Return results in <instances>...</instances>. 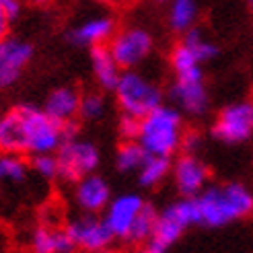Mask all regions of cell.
Returning <instances> with one entry per match:
<instances>
[{"mask_svg":"<svg viewBox=\"0 0 253 253\" xmlns=\"http://www.w3.org/2000/svg\"><path fill=\"white\" fill-rule=\"evenodd\" d=\"M64 140V126L43 107L19 105L0 118V155H56Z\"/></svg>","mask_w":253,"mask_h":253,"instance_id":"obj_1","label":"cell"},{"mask_svg":"<svg viewBox=\"0 0 253 253\" xmlns=\"http://www.w3.org/2000/svg\"><path fill=\"white\" fill-rule=\"evenodd\" d=\"M196 200L198 222L208 229H220L247 218L253 212V192L243 183L208 185Z\"/></svg>","mask_w":253,"mask_h":253,"instance_id":"obj_2","label":"cell"},{"mask_svg":"<svg viewBox=\"0 0 253 253\" xmlns=\"http://www.w3.org/2000/svg\"><path fill=\"white\" fill-rule=\"evenodd\" d=\"M183 116L175 105H161L153 113L140 120L138 144L148 157L171 159L183 146Z\"/></svg>","mask_w":253,"mask_h":253,"instance_id":"obj_3","label":"cell"},{"mask_svg":"<svg viewBox=\"0 0 253 253\" xmlns=\"http://www.w3.org/2000/svg\"><path fill=\"white\" fill-rule=\"evenodd\" d=\"M113 93L124 116L136 120H144L163 105V88L138 70H126Z\"/></svg>","mask_w":253,"mask_h":253,"instance_id":"obj_4","label":"cell"},{"mask_svg":"<svg viewBox=\"0 0 253 253\" xmlns=\"http://www.w3.org/2000/svg\"><path fill=\"white\" fill-rule=\"evenodd\" d=\"M189 226H200L198 222V208L194 198H179L171 202L169 206L159 210V218L155 226V235L150 239V247L167 253Z\"/></svg>","mask_w":253,"mask_h":253,"instance_id":"obj_5","label":"cell"},{"mask_svg":"<svg viewBox=\"0 0 253 253\" xmlns=\"http://www.w3.org/2000/svg\"><path fill=\"white\" fill-rule=\"evenodd\" d=\"M56 159L60 165V179L72 181V183L93 175L101 163L99 148L93 142L81 140V138L64 140V144L56 153Z\"/></svg>","mask_w":253,"mask_h":253,"instance_id":"obj_6","label":"cell"},{"mask_svg":"<svg viewBox=\"0 0 253 253\" xmlns=\"http://www.w3.org/2000/svg\"><path fill=\"white\" fill-rule=\"evenodd\" d=\"M212 136L224 144H241L253 136V99L226 105L212 124Z\"/></svg>","mask_w":253,"mask_h":253,"instance_id":"obj_7","label":"cell"},{"mask_svg":"<svg viewBox=\"0 0 253 253\" xmlns=\"http://www.w3.org/2000/svg\"><path fill=\"white\" fill-rule=\"evenodd\" d=\"M107 47L124 72L136 70V66H140L153 54L155 37L144 27H126L113 35Z\"/></svg>","mask_w":253,"mask_h":253,"instance_id":"obj_8","label":"cell"},{"mask_svg":"<svg viewBox=\"0 0 253 253\" xmlns=\"http://www.w3.org/2000/svg\"><path fill=\"white\" fill-rule=\"evenodd\" d=\"M66 231L77 251L83 253H107L116 241L103 216L99 214H81L66 224Z\"/></svg>","mask_w":253,"mask_h":253,"instance_id":"obj_9","label":"cell"},{"mask_svg":"<svg viewBox=\"0 0 253 253\" xmlns=\"http://www.w3.org/2000/svg\"><path fill=\"white\" fill-rule=\"evenodd\" d=\"M144 206H146V200L140 194L128 192V194L113 196V200L109 202V206L103 212V220L109 226L116 241H122V243L130 241L136 218L140 216Z\"/></svg>","mask_w":253,"mask_h":253,"instance_id":"obj_10","label":"cell"},{"mask_svg":"<svg viewBox=\"0 0 253 253\" xmlns=\"http://www.w3.org/2000/svg\"><path fill=\"white\" fill-rule=\"evenodd\" d=\"M173 183L181 198H198L208 187L210 171L206 163L196 155H181L173 163Z\"/></svg>","mask_w":253,"mask_h":253,"instance_id":"obj_11","label":"cell"},{"mask_svg":"<svg viewBox=\"0 0 253 253\" xmlns=\"http://www.w3.org/2000/svg\"><path fill=\"white\" fill-rule=\"evenodd\" d=\"M33 58V45L19 37H6L0 42V88L12 86Z\"/></svg>","mask_w":253,"mask_h":253,"instance_id":"obj_12","label":"cell"},{"mask_svg":"<svg viewBox=\"0 0 253 253\" xmlns=\"http://www.w3.org/2000/svg\"><path fill=\"white\" fill-rule=\"evenodd\" d=\"M72 196H74V204L79 206L81 214H101V212H105L109 202L113 200L107 179L97 173L74 183Z\"/></svg>","mask_w":253,"mask_h":253,"instance_id":"obj_13","label":"cell"},{"mask_svg":"<svg viewBox=\"0 0 253 253\" xmlns=\"http://www.w3.org/2000/svg\"><path fill=\"white\" fill-rule=\"evenodd\" d=\"M116 21L109 15H97L91 19H84L74 29H70L68 37L74 45L81 47H101L113 40L116 35Z\"/></svg>","mask_w":253,"mask_h":253,"instance_id":"obj_14","label":"cell"},{"mask_svg":"<svg viewBox=\"0 0 253 253\" xmlns=\"http://www.w3.org/2000/svg\"><path fill=\"white\" fill-rule=\"evenodd\" d=\"M169 95L173 99L175 107L181 113L200 118L208 111L210 97H208L206 83H173Z\"/></svg>","mask_w":253,"mask_h":253,"instance_id":"obj_15","label":"cell"},{"mask_svg":"<svg viewBox=\"0 0 253 253\" xmlns=\"http://www.w3.org/2000/svg\"><path fill=\"white\" fill-rule=\"evenodd\" d=\"M81 93L72 86H58L52 93L47 95L43 111L47 113L52 120H56L62 126L74 124V120L79 118V109H81Z\"/></svg>","mask_w":253,"mask_h":253,"instance_id":"obj_16","label":"cell"},{"mask_svg":"<svg viewBox=\"0 0 253 253\" xmlns=\"http://www.w3.org/2000/svg\"><path fill=\"white\" fill-rule=\"evenodd\" d=\"M29 249L31 253H74L77 251L66 226L60 229V226H54V224L37 226L31 233Z\"/></svg>","mask_w":253,"mask_h":253,"instance_id":"obj_17","label":"cell"},{"mask_svg":"<svg viewBox=\"0 0 253 253\" xmlns=\"http://www.w3.org/2000/svg\"><path fill=\"white\" fill-rule=\"evenodd\" d=\"M91 68L95 74V81L101 88H105V91H116L124 70L120 68L116 58L111 56L107 45L91 49Z\"/></svg>","mask_w":253,"mask_h":253,"instance_id":"obj_18","label":"cell"},{"mask_svg":"<svg viewBox=\"0 0 253 253\" xmlns=\"http://www.w3.org/2000/svg\"><path fill=\"white\" fill-rule=\"evenodd\" d=\"M171 68L175 83H204L202 62L179 42L171 52Z\"/></svg>","mask_w":253,"mask_h":253,"instance_id":"obj_19","label":"cell"},{"mask_svg":"<svg viewBox=\"0 0 253 253\" xmlns=\"http://www.w3.org/2000/svg\"><path fill=\"white\" fill-rule=\"evenodd\" d=\"M198 0H171L169 4V27L177 33H187L198 21Z\"/></svg>","mask_w":253,"mask_h":253,"instance_id":"obj_20","label":"cell"},{"mask_svg":"<svg viewBox=\"0 0 253 253\" xmlns=\"http://www.w3.org/2000/svg\"><path fill=\"white\" fill-rule=\"evenodd\" d=\"M173 171V161L165 157H148L138 171V183L142 187H157Z\"/></svg>","mask_w":253,"mask_h":253,"instance_id":"obj_21","label":"cell"},{"mask_svg":"<svg viewBox=\"0 0 253 253\" xmlns=\"http://www.w3.org/2000/svg\"><path fill=\"white\" fill-rule=\"evenodd\" d=\"M31 165L23 155H0V185H19L29 177Z\"/></svg>","mask_w":253,"mask_h":253,"instance_id":"obj_22","label":"cell"},{"mask_svg":"<svg viewBox=\"0 0 253 253\" xmlns=\"http://www.w3.org/2000/svg\"><path fill=\"white\" fill-rule=\"evenodd\" d=\"M146 159V150L138 144V140L122 142L116 153V167L120 173H138Z\"/></svg>","mask_w":253,"mask_h":253,"instance_id":"obj_23","label":"cell"},{"mask_svg":"<svg viewBox=\"0 0 253 253\" xmlns=\"http://www.w3.org/2000/svg\"><path fill=\"white\" fill-rule=\"evenodd\" d=\"M181 43L202 62V64H204V62H210V60H214L218 56V45L214 43L202 29H198V27H194L192 31H187L183 35Z\"/></svg>","mask_w":253,"mask_h":253,"instance_id":"obj_24","label":"cell"},{"mask_svg":"<svg viewBox=\"0 0 253 253\" xmlns=\"http://www.w3.org/2000/svg\"><path fill=\"white\" fill-rule=\"evenodd\" d=\"M157 218H159V210L148 204L142 208L140 216L136 218V224L132 229V235H130V241L128 243H134V245H148L150 239L155 235V226H157Z\"/></svg>","mask_w":253,"mask_h":253,"instance_id":"obj_25","label":"cell"},{"mask_svg":"<svg viewBox=\"0 0 253 253\" xmlns=\"http://www.w3.org/2000/svg\"><path fill=\"white\" fill-rule=\"evenodd\" d=\"M107 111V99L103 93H86L81 97V109L79 118L84 122H97L105 116Z\"/></svg>","mask_w":253,"mask_h":253,"instance_id":"obj_26","label":"cell"},{"mask_svg":"<svg viewBox=\"0 0 253 253\" xmlns=\"http://www.w3.org/2000/svg\"><path fill=\"white\" fill-rule=\"evenodd\" d=\"M29 165H31L33 173H37L42 179L52 181V179H56V177H60V165H58L56 155H37V157H31Z\"/></svg>","mask_w":253,"mask_h":253,"instance_id":"obj_27","label":"cell"},{"mask_svg":"<svg viewBox=\"0 0 253 253\" xmlns=\"http://www.w3.org/2000/svg\"><path fill=\"white\" fill-rule=\"evenodd\" d=\"M118 132H120L124 142L138 140V132H140V120L130 118V116H122L120 122H118Z\"/></svg>","mask_w":253,"mask_h":253,"instance_id":"obj_28","label":"cell"},{"mask_svg":"<svg viewBox=\"0 0 253 253\" xmlns=\"http://www.w3.org/2000/svg\"><path fill=\"white\" fill-rule=\"evenodd\" d=\"M202 144V138L196 134V132H185V138H183V150L185 155H196V150L200 148Z\"/></svg>","mask_w":253,"mask_h":253,"instance_id":"obj_29","label":"cell"},{"mask_svg":"<svg viewBox=\"0 0 253 253\" xmlns=\"http://www.w3.org/2000/svg\"><path fill=\"white\" fill-rule=\"evenodd\" d=\"M2 6H4V12L6 17L10 19V23L15 21L21 12H23V0H2Z\"/></svg>","mask_w":253,"mask_h":253,"instance_id":"obj_30","label":"cell"},{"mask_svg":"<svg viewBox=\"0 0 253 253\" xmlns=\"http://www.w3.org/2000/svg\"><path fill=\"white\" fill-rule=\"evenodd\" d=\"M8 27H10V19L6 17L4 12V6H2V0H0V42L6 40V33H8Z\"/></svg>","mask_w":253,"mask_h":253,"instance_id":"obj_31","label":"cell"},{"mask_svg":"<svg viewBox=\"0 0 253 253\" xmlns=\"http://www.w3.org/2000/svg\"><path fill=\"white\" fill-rule=\"evenodd\" d=\"M134 253H161V251H157V249H153L150 245H142L140 249H136Z\"/></svg>","mask_w":253,"mask_h":253,"instance_id":"obj_32","label":"cell"},{"mask_svg":"<svg viewBox=\"0 0 253 253\" xmlns=\"http://www.w3.org/2000/svg\"><path fill=\"white\" fill-rule=\"evenodd\" d=\"M23 2H29V4H35V6H43V4H49L52 0H23Z\"/></svg>","mask_w":253,"mask_h":253,"instance_id":"obj_33","label":"cell"},{"mask_svg":"<svg viewBox=\"0 0 253 253\" xmlns=\"http://www.w3.org/2000/svg\"><path fill=\"white\" fill-rule=\"evenodd\" d=\"M99 2H103V4H122V2H126V0H99Z\"/></svg>","mask_w":253,"mask_h":253,"instance_id":"obj_34","label":"cell"},{"mask_svg":"<svg viewBox=\"0 0 253 253\" xmlns=\"http://www.w3.org/2000/svg\"><path fill=\"white\" fill-rule=\"evenodd\" d=\"M157 2H161V4H163V2H169V4H171V0H157Z\"/></svg>","mask_w":253,"mask_h":253,"instance_id":"obj_35","label":"cell"},{"mask_svg":"<svg viewBox=\"0 0 253 253\" xmlns=\"http://www.w3.org/2000/svg\"><path fill=\"white\" fill-rule=\"evenodd\" d=\"M247 2H249V4H251V6H253V0H247Z\"/></svg>","mask_w":253,"mask_h":253,"instance_id":"obj_36","label":"cell"}]
</instances>
